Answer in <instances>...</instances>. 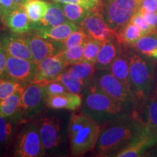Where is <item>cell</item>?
Here are the masks:
<instances>
[{"label": "cell", "mask_w": 157, "mask_h": 157, "mask_svg": "<svg viewBox=\"0 0 157 157\" xmlns=\"http://www.w3.org/2000/svg\"><path fill=\"white\" fill-rule=\"evenodd\" d=\"M108 70L121 81L124 84L132 90L129 80V55L121 50L120 53L111 64Z\"/></svg>", "instance_id": "44dd1931"}, {"label": "cell", "mask_w": 157, "mask_h": 157, "mask_svg": "<svg viewBox=\"0 0 157 157\" xmlns=\"http://www.w3.org/2000/svg\"><path fill=\"white\" fill-rule=\"evenodd\" d=\"M45 151L53 150L60 143V126L58 119L42 118L36 122Z\"/></svg>", "instance_id": "4fadbf2b"}, {"label": "cell", "mask_w": 157, "mask_h": 157, "mask_svg": "<svg viewBox=\"0 0 157 157\" xmlns=\"http://www.w3.org/2000/svg\"><path fill=\"white\" fill-rule=\"evenodd\" d=\"M84 44L69 49H64L58 52L68 65H73L83 60Z\"/></svg>", "instance_id": "836d02e7"}, {"label": "cell", "mask_w": 157, "mask_h": 157, "mask_svg": "<svg viewBox=\"0 0 157 157\" xmlns=\"http://www.w3.org/2000/svg\"><path fill=\"white\" fill-rule=\"evenodd\" d=\"M146 23L153 30H157V12H149L143 9H138Z\"/></svg>", "instance_id": "f35d334b"}, {"label": "cell", "mask_w": 157, "mask_h": 157, "mask_svg": "<svg viewBox=\"0 0 157 157\" xmlns=\"http://www.w3.org/2000/svg\"><path fill=\"white\" fill-rule=\"evenodd\" d=\"M52 2L63 4H76L89 10L93 9L101 5V0H52Z\"/></svg>", "instance_id": "8d00e7d4"}, {"label": "cell", "mask_w": 157, "mask_h": 157, "mask_svg": "<svg viewBox=\"0 0 157 157\" xmlns=\"http://www.w3.org/2000/svg\"><path fill=\"white\" fill-rule=\"evenodd\" d=\"M0 21H1V5H0Z\"/></svg>", "instance_id": "b9f144b4"}, {"label": "cell", "mask_w": 157, "mask_h": 157, "mask_svg": "<svg viewBox=\"0 0 157 157\" xmlns=\"http://www.w3.org/2000/svg\"><path fill=\"white\" fill-rule=\"evenodd\" d=\"M101 130L96 151L99 156H114L140 135L147 124L137 113H123L108 121Z\"/></svg>", "instance_id": "6da1fadb"}, {"label": "cell", "mask_w": 157, "mask_h": 157, "mask_svg": "<svg viewBox=\"0 0 157 157\" xmlns=\"http://www.w3.org/2000/svg\"><path fill=\"white\" fill-rule=\"evenodd\" d=\"M101 130V124L84 111L73 113L68 126L71 156H83L95 148Z\"/></svg>", "instance_id": "7a4b0ae2"}, {"label": "cell", "mask_w": 157, "mask_h": 157, "mask_svg": "<svg viewBox=\"0 0 157 157\" xmlns=\"http://www.w3.org/2000/svg\"><path fill=\"white\" fill-rule=\"evenodd\" d=\"M102 13L110 28L116 32L130 21L142 0H101Z\"/></svg>", "instance_id": "5b68a950"}, {"label": "cell", "mask_w": 157, "mask_h": 157, "mask_svg": "<svg viewBox=\"0 0 157 157\" xmlns=\"http://www.w3.org/2000/svg\"><path fill=\"white\" fill-rule=\"evenodd\" d=\"M79 28L78 25L68 21L58 26L50 28H40L34 29V34L43 38L52 40L57 42H62L66 40L73 31Z\"/></svg>", "instance_id": "ac0fdd59"}, {"label": "cell", "mask_w": 157, "mask_h": 157, "mask_svg": "<svg viewBox=\"0 0 157 157\" xmlns=\"http://www.w3.org/2000/svg\"><path fill=\"white\" fill-rule=\"evenodd\" d=\"M157 143V135L147 126L145 130L129 144L114 155L116 157L142 156L146 151Z\"/></svg>", "instance_id": "7c38bea8"}, {"label": "cell", "mask_w": 157, "mask_h": 157, "mask_svg": "<svg viewBox=\"0 0 157 157\" xmlns=\"http://www.w3.org/2000/svg\"><path fill=\"white\" fill-rule=\"evenodd\" d=\"M49 4L44 0H29L23 4V8L32 24L42 19L48 12Z\"/></svg>", "instance_id": "603a6c76"}, {"label": "cell", "mask_w": 157, "mask_h": 157, "mask_svg": "<svg viewBox=\"0 0 157 157\" xmlns=\"http://www.w3.org/2000/svg\"><path fill=\"white\" fill-rule=\"evenodd\" d=\"M23 88L18 90L16 93L13 94L0 103V116L10 118L17 113Z\"/></svg>", "instance_id": "d4e9b609"}, {"label": "cell", "mask_w": 157, "mask_h": 157, "mask_svg": "<svg viewBox=\"0 0 157 157\" xmlns=\"http://www.w3.org/2000/svg\"><path fill=\"white\" fill-rule=\"evenodd\" d=\"M45 155L36 123H29L17 135L14 147V156L40 157Z\"/></svg>", "instance_id": "52a82bcc"}, {"label": "cell", "mask_w": 157, "mask_h": 157, "mask_svg": "<svg viewBox=\"0 0 157 157\" xmlns=\"http://www.w3.org/2000/svg\"><path fill=\"white\" fill-rule=\"evenodd\" d=\"M37 71L38 63L34 60L7 56V66L3 78L17 82L25 86L34 82Z\"/></svg>", "instance_id": "ba28073f"}, {"label": "cell", "mask_w": 157, "mask_h": 157, "mask_svg": "<svg viewBox=\"0 0 157 157\" xmlns=\"http://www.w3.org/2000/svg\"><path fill=\"white\" fill-rule=\"evenodd\" d=\"M131 45L143 56L157 59V30L144 34Z\"/></svg>", "instance_id": "7402d4cb"}, {"label": "cell", "mask_w": 157, "mask_h": 157, "mask_svg": "<svg viewBox=\"0 0 157 157\" xmlns=\"http://www.w3.org/2000/svg\"><path fill=\"white\" fill-rule=\"evenodd\" d=\"M139 8L149 12H157V2L156 0H142Z\"/></svg>", "instance_id": "ab89813d"}, {"label": "cell", "mask_w": 157, "mask_h": 157, "mask_svg": "<svg viewBox=\"0 0 157 157\" xmlns=\"http://www.w3.org/2000/svg\"><path fill=\"white\" fill-rule=\"evenodd\" d=\"M151 130L157 135V96L151 98L146 106V121Z\"/></svg>", "instance_id": "d6a6232c"}, {"label": "cell", "mask_w": 157, "mask_h": 157, "mask_svg": "<svg viewBox=\"0 0 157 157\" xmlns=\"http://www.w3.org/2000/svg\"><path fill=\"white\" fill-rule=\"evenodd\" d=\"M129 22H131L134 25H136L137 27H138V28L142 31L143 34H148V33L151 32V31H155L153 30V29L149 26V25L146 23V21H145L144 18H143V16L140 13V12L138 10L135 13Z\"/></svg>", "instance_id": "74e56055"}, {"label": "cell", "mask_w": 157, "mask_h": 157, "mask_svg": "<svg viewBox=\"0 0 157 157\" xmlns=\"http://www.w3.org/2000/svg\"><path fill=\"white\" fill-rule=\"evenodd\" d=\"M88 37L89 36L86 34L85 31L83 30V29H82L79 26V28L73 31L66 40L60 42V51L64 50V49H69L84 44L87 41Z\"/></svg>", "instance_id": "f546056e"}, {"label": "cell", "mask_w": 157, "mask_h": 157, "mask_svg": "<svg viewBox=\"0 0 157 157\" xmlns=\"http://www.w3.org/2000/svg\"><path fill=\"white\" fill-rule=\"evenodd\" d=\"M143 35L142 31L138 27L129 22L117 31V38L121 44L131 45Z\"/></svg>", "instance_id": "484cf974"}, {"label": "cell", "mask_w": 157, "mask_h": 157, "mask_svg": "<svg viewBox=\"0 0 157 157\" xmlns=\"http://www.w3.org/2000/svg\"><path fill=\"white\" fill-rule=\"evenodd\" d=\"M154 67L150 58L142 54H129V80L137 99L149 97L154 86Z\"/></svg>", "instance_id": "277c9868"}, {"label": "cell", "mask_w": 157, "mask_h": 157, "mask_svg": "<svg viewBox=\"0 0 157 157\" xmlns=\"http://www.w3.org/2000/svg\"><path fill=\"white\" fill-rule=\"evenodd\" d=\"M60 4L68 21L76 23V25H80L90 10L76 4Z\"/></svg>", "instance_id": "83f0119b"}, {"label": "cell", "mask_w": 157, "mask_h": 157, "mask_svg": "<svg viewBox=\"0 0 157 157\" xmlns=\"http://www.w3.org/2000/svg\"><path fill=\"white\" fill-rule=\"evenodd\" d=\"M95 71V64L84 60L71 65V67L68 70V72L72 76L84 80L90 84L91 83Z\"/></svg>", "instance_id": "cb8c5ba5"}, {"label": "cell", "mask_w": 157, "mask_h": 157, "mask_svg": "<svg viewBox=\"0 0 157 157\" xmlns=\"http://www.w3.org/2000/svg\"><path fill=\"white\" fill-rule=\"evenodd\" d=\"M68 66V63L59 53L49 56L38 63V71L34 82L44 86L48 82L56 80Z\"/></svg>", "instance_id": "8fae6325"}, {"label": "cell", "mask_w": 157, "mask_h": 157, "mask_svg": "<svg viewBox=\"0 0 157 157\" xmlns=\"http://www.w3.org/2000/svg\"><path fill=\"white\" fill-rule=\"evenodd\" d=\"M83 98L80 94L66 92L59 95L46 97L45 105L52 109H66L75 111L82 106Z\"/></svg>", "instance_id": "e0dca14e"}, {"label": "cell", "mask_w": 157, "mask_h": 157, "mask_svg": "<svg viewBox=\"0 0 157 157\" xmlns=\"http://www.w3.org/2000/svg\"><path fill=\"white\" fill-rule=\"evenodd\" d=\"M24 1H25V2H26V1H29V0H24Z\"/></svg>", "instance_id": "7bdbcfd3"}, {"label": "cell", "mask_w": 157, "mask_h": 157, "mask_svg": "<svg viewBox=\"0 0 157 157\" xmlns=\"http://www.w3.org/2000/svg\"><path fill=\"white\" fill-rule=\"evenodd\" d=\"M68 21L61 4L58 2H51L49 4L48 12L42 19L39 23L32 24L31 30L40 28H50V27L58 26Z\"/></svg>", "instance_id": "d6986e66"}, {"label": "cell", "mask_w": 157, "mask_h": 157, "mask_svg": "<svg viewBox=\"0 0 157 157\" xmlns=\"http://www.w3.org/2000/svg\"><path fill=\"white\" fill-rule=\"evenodd\" d=\"M44 89L47 96L59 95L68 92L63 84L58 80H53L47 83L44 86Z\"/></svg>", "instance_id": "d590c367"}, {"label": "cell", "mask_w": 157, "mask_h": 157, "mask_svg": "<svg viewBox=\"0 0 157 157\" xmlns=\"http://www.w3.org/2000/svg\"><path fill=\"white\" fill-rule=\"evenodd\" d=\"M121 44V43L117 38V35L103 42L95 63L96 71L108 69L109 68L120 53Z\"/></svg>", "instance_id": "2e32d148"}, {"label": "cell", "mask_w": 157, "mask_h": 157, "mask_svg": "<svg viewBox=\"0 0 157 157\" xmlns=\"http://www.w3.org/2000/svg\"><path fill=\"white\" fill-rule=\"evenodd\" d=\"M4 24L8 27L11 32L17 34L28 33L31 29V23L23 7L13 11L4 21Z\"/></svg>", "instance_id": "ffe728a7"}, {"label": "cell", "mask_w": 157, "mask_h": 157, "mask_svg": "<svg viewBox=\"0 0 157 157\" xmlns=\"http://www.w3.org/2000/svg\"><path fill=\"white\" fill-rule=\"evenodd\" d=\"M156 2H157V0H156Z\"/></svg>", "instance_id": "ee69618b"}, {"label": "cell", "mask_w": 157, "mask_h": 157, "mask_svg": "<svg viewBox=\"0 0 157 157\" xmlns=\"http://www.w3.org/2000/svg\"><path fill=\"white\" fill-rule=\"evenodd\" d=\"M44 85L31 82L23 88L17 113L24 116L34 114L45 105L46 100Z\"/></svg>", "instance_id": "30bf717a"}, {"label": "cell", "mask_w": 157, "mask_h": 157, "mask_svg": "<svg viewBox=\"0 0 157 157\" xmlns=\"http://www.w3.org/2000/svg\"><path fill=\"white\" fill-rule=\"evenodd\" d=\"M91 84L95 85L115 101L129 107L137 101L135 93L121 81L115 77L108 69L97 70Z\"/></svg>", "instance_id": "8992f818"}, {"label": "cell", "mask_w": 157, "mask_h": 157, "mask_svg": "<svg viewBox=\"0 0 157 157\" xmlns=\"http://www.w3.org/2000/svg\"><path fill=\"white\" fill-rule=\"evenodd\" d=\"M79 26L83 29L88 36L101 42L117 35V32L110 28L104 18L101 5L90 10Z\"/></svg>", "instance_id": "9c48e42d"}, {"label": "cell", "mask_w": 157, "mask_h": 157, "mask_svg": "<svg viewBox=\"0 0 157 157\" xmlns=\"http://www.w3.org/2000/svg\"><path fill=\"white\" fill-rule=\"evenodd\" d=\"M0 43L8 56L33 60L30 48L25 36L20 34H5L0 38Z\"/></svg>", "instance_id": "5bb4252c"}, {"label": "cell", "mask_w": 157, "mask_h": 157, "mask_svg": "<svg viewBox=\"0 0 157 157\" xmlns=\"http://www.w3.org/2000/svg\"><path fill=\"white\" fill-rule=\"evenodd\" d=\"M103 42L98 39L88 37L84 46L83 60L95 64L97 57Z\"/></svg>", "instance_id": "f1b7e54d"}, {"label": "cell", "mask_w": 157, "mask_h": 157, "mask_svg": "<svg viewBox=\"0 0 157 157\" xmlns=\"http://www.w3.org/2000/svg\"><path fill=\"white\" fill-rule=\"evenodd\" d=\"M30 48L33 60L37 63L48 57L58 53L57 48L49 39H44L36 34H31L25 36Z\"/></svg>", "instance_id": "9a60e30c"}, {"label": "cell", "mask_w": 157, "mask_h": 157, "mask_svg": "<svg viewBox=\"0 0 157 157\" xmlns=\"http://www.w3.org/2000/svg\"><path fill=\"white\" fill-rule=\"evenodd\" d=\"M13 133V124L10 118L0 116V148L7 146Z\"/></svg>", "instance_id": "1f68e13d"}, {"label": "cell", "mask_w": 157, "mask_h": 157, "mask_svg": "<svg viewBox=\"0 0 157 157\" xmlns=\"http://www.w3.org/2000/svg\"><path fill=\"white\" fill-rule=\"evenodd\" d=\"M56 80L60 82L63 84L68 92L71 93L80 94L85 89V87L89 84L86 81L72 76L68 71L60 74Z\"/></svg>", "instance_id": "4316f807"}, {"label": "cell", "mask_w": 157, "mask_h": 157, "mask_svg": "<svg viewBox=\"0 0 157 157\" xmlns=\"http://www.w3.org/2000/svg\"><path fill=\"white\" fill-rule=\"evenodd\" d=\"M82 107V111L101 124L123 114L128 108L91 83L84 95Z\"/></svg>", "instance_id": "3957f363"}, {"label": "cell", "mask_w": 157, "mask_h": 157, "mask_svg": "<svg viewBox=\"0 0 157 157\" xmlns=\"http://www.w3.org/2000/svg\"><path fill=\"white\" fill-rule=\"evenodd\" d=\"M7 55L0 43V78L3 77L7 66Z\"/></svg>", "instance_id": "60d3db41"}, {"label": "cell", "mask_w": 157, "mask_h": 157, "mask_svg": "<svg viewBox=\"0 0 157 157\" xmlns=\"http://www.w3.org/2000/svg\"><path fill=\"white\" fill-rule=\"evenodd\" d=\"M24 0H0L1 5V22L4 23L6 17L13 11L23 7Z\"/></svg>", "instance_id": "e575fe53"}, {"label": "cell", "mask_w": 157, "mask_h": 157, "mask_svg": "<svg viewBox=\"0 0 157 157\" xmlns=\"http://www.w3.org/2000/svg\"><path fill=\"white\" fill-rule=\"evenodd\" d=\"M24 87L17 82L3 77L0 78V103Z\"/></svg>", "instance_id": "4dcf8cb0"}]
</instances>
